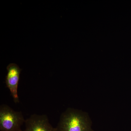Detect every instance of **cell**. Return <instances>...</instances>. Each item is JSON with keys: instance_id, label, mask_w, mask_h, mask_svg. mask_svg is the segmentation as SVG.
<instances>
[{"instance_id": "6da1fadb", "label": "cell", "mask_w": 131, "mask_h": 131, "mask_svg": "<svg viewBox=\"0 0 131 131\" xmlns=\"http://www.w3.org/2000/svg\"><path fill=\"white\" fill-rule=\"evenodd\" d=\"M86 113L69 108L62 113L56 127V131H94Z\"/></svg>"}, {"instance_id": "7a4b0ae2", "label": "cell", "mask_w": 131, "mask_h": 131, "mask_svg": "<svg viewBox=\"0 0 131 131\" xmlns=\"http://www.w3.org/2000/svg\"><path fill=\"white\" fill-rule=\"evenodd\" d=\"M25 121L21 112L14 111L7 105L0 106L1 131H23L21 126Z\"/></svg>"}, {"instance_id": "3957f363", "label": "cell", "mask_w": 131, "mask_h": 131, "mask_svg": "<svg viewBox=\"0 0 131 131\" xmlns=\"http://www.w3.org/2000/svg\"><path fill=\"white\" fill-rule=\"evenodd\" d=\"M7 70L5 80L6 87L9 89L15 103H19L18 88L21 69L16 64L11 63L7 66Z\"/></svg>"}, {"instance_id": "277c9868", "label": "cell", "mask_w": 131, "mask_h": 131, "mask_svg": "<svg viewBox=\"0 0 131 131\" xmlns=\"http://www.w3.org/2000/svg\"><path fill=\"white\" fill-rule=\"evenodd\" d=\"M25 129L23 131H56L45 115H32L25 120Z\"/></svg>"}]
</instances>
